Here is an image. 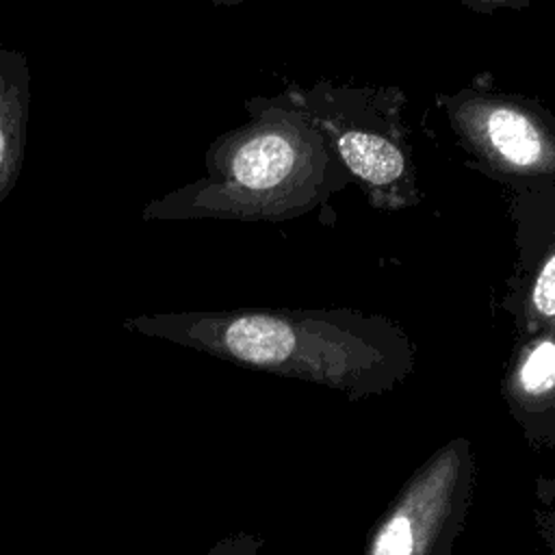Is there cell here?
<instances>
[{"label": "cell", "instance_id": "obj_1", "mask_svg": "<svg viewBox=\"0 0 555 555\" xmlns=\"http://www.w3.org/2000/svg\"><path fill=\"white\" fill-rule=\"evenodd\" d=\"M438 453L403 492L373 535L369 555H440L453 535L468 490L466 451Z\"/></svg>", "mask_w": 555, "mask_h": 555}, {"label": "cell", "instance_id": "obj_2", "mask_svg": "<svg viewBox=\"0 0 555 555\" xmlns=\"http://www.w3.org/2000/svg\"><path fill=\"white\" fill-rule=\"evenodd\" d=\"M30 65L22 50L0 43V208L15 189L30 119Z\"/></svg>", "mask_w": 555, "mask_h": 555}, {"label": "cell", "instance_id": "obj_3", "mask_svg": "<svg viewBox=\"0 0 555 555\" xmlns=\"http://www.w3.org/2000/svg\"><path fill=\"white\" fill-rule=\"evenodd\" d=\"M295 163L293 145L275 132L256 134L236 145L228 156V178L247 191H264L282 182Z\"/></svg>", "mask_w": 555, "mask_h": 555}, {"label": "cell", "instance_id": "obj_4", "mask_svg": "<svg viewBox=\"0 0 555 555\" xmlns=\"http://www.w3.org/2000/svg\"><path fill=\"white\" fill-rule=\"evenodd\" d=\"M338 147L347 167L366 182L386 184L397 180L403 171L401 152L377 134L347 132Z\"/></svg>", "mask_w": 555, "mask_h": 555}, {"label": "cell", "instance_id": "obj_5", "mask_svg": "<svg viewBox=\"0 0 555 555\" xmlns=\"http://www.w3.org/2000/svg\"><path fill=\"white\" fill-rule=\"evenodd\" d=\"M488 137L496 152L514 165H533L544 150L538 128L514 108H496L490 113Z\"/></svg>", "mask_w": 555, "mask_h": 555}, {"label": "cell", "instance_id": "obj_6", "mask_svg": "<svg viewBox=\"0 0 555 555\" xmlns=\"http://www.w3.org/2000/svg\"><path fill=\"white\" fill-rule=\"evenodd\" d=\"M520 384L529 395H544L555 386V343H540L520 369Z\"/></svg>", "mask_w": 555, "mask_h": 555}, {"label": "cell", "instance_id": "obj_7", "mask_svg": "<svg viewBox=\"0 0 555 555\" xmlns=\"http://www.w3.org/2000/svg\"><path fill=\"white\" fill-rule=\"evenodd\" d=\"M533 306L538 312L553 317L555 314V256L542 267L535 286H533Z\"/></svg>", "mask_w": 555, "mask_h": 555}, {"label": "cell", "instance_id": "obj_8", "mask_svg": "<svg viewBox=\"0 0 555 555\" xmlns=\"http://www.w3.org/2000/svg\"><path fill=\"white\" fill-rule=\"evenodd\" d=\"M215 2H234V0H215Z\"/></svg>", "mask_w": 555, "mask_h": 555}]
</instances>
